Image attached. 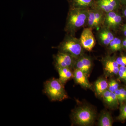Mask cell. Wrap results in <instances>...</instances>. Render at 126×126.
Segmentation results:
<instances>
[{
	"label": "cell",
	"mask_w": 126,
	"mask_h": 126,
	"mask_svg": "<svg viewBox=\"0 0 126 126\" xmlns=\"http://www.w3.org/2000/svg\"><path fill=\"white\" fill-rule=\"evenodd\" d=\"M122 31L124 35L126 37V24L123 25L122 28Z\"/></svg>",
	"instance_id": "25"
},
{
	"label": "cell",
	"mask_w": 126,
	"mask_h": 126,
	"mask_svg": "<svg viewBox=\"0 0 126 126\" xmlns=\"http://www.w3.org/2000/svg\"><path fill=\"white\" fill-rule=\"evenodd\" d=\"M118 119L121 121L126 119V104L122 105L120 108V113Z\"/></svg>",
	"instance_id": "20"
},
{
	"label": "cell",
	"mask_w": 126,
	"mask_h": 126,
	"mask_svg": "<svg viewBox=\"0 0 126 126\" xmlns=\"http://www.w3.org/2000/svg\"><path fill=\"white\" fill-rule=\"evenodd\" d=\"M122 21V18L117 11H112L106 13L104 20L103 26L111 30L117 29Z\"/></svg>",
	"instance_id": "6"
},
{
	"label": "cell",
	"mask_w": 126,
	"mask_h": 126,
	"mask_svg": "<svg viewBox=\"0 0 126 126\" xmlns=\"http://www.w3.org/2000/svg\"><path fill=\"white\" fill-rule=\"evenodd\" d=\"M95 117V113L94 110L87 106L78 108L72 115L74 123L79 126H88L92 124Z\"/></svg>",
	"instance_id": "4"
},
{
	"label": "cell",
	"mask_w": 126,
	"mask_h": 126,
	"mask_svg": "<svg viewBox=\"0 0 126 126\" xmlns=\"http://www.w3.org/2000/svg\"><path fill=\"white\" fill-rule=\"evenodd\" d=\"M123 46L126 49V39L122 42Z\"/></svg>",
	"instance_id": "27"
},
{
	"label": "cell",
	"mask_w": 126,
	"mask_h": 126,
	"mask_svg": "<svg viewBox=\"0 0 126 126\" xmlns=\"http://www.w3.org/2000/svg\"><path fill=\"white\" fill-rule=\"evenodd\" d=\"M63 84L59 79L53 78L46 82L44 92L53 101H61L68 97Z\"/></svg>",
	"instance_id": "3"
},
{
	"label": "cell",
	"mask_w": 126,
	"mask_h": 126,
	"mask_svg": "<svg viewBox=\"0 0 126 126\" xmlns=\"http://www.w3.org/2000/svg\"><path fill=\"white\" fill-rule=\"evenodd\" d=\"M122 5L126 6V0H120Z\"/></svg>",
	"instance_id": "26"
},
{
	"label": "cell",
	"mask_w": 126,
	"mask_h": 126,
	"mask_svg": "<svg viewBox=\"0 0 126 126\" xmlns=\"http://www.w3.org/2000/svg\"><path fill=\"white\" fill-rule=\"evenodd\" d=\"M123 9V14L125 17L126 18V6H124Z\"/></svg>",
	"instance_id": "28"
},
{
	"label": "cell",
	"mask_w": 126,
	"mask_h": 126,
	"mask_svg": "<svg viewBox=\"0 0 126 126\" xmlns=\"http://www.w3.org/2000/svg\"><path fill=\"white\" fill-rule=\"evenodd\" d=\"M116 61L119 66H126V56H119L116 59Z\"/></svg>",
	"instance_id": "23"
},
{
	"label": "cell",
	"mask_w": 126,
	"mask_h": 126,
	"mask_svg": "<svg viewBox=\"0 0 126 126\" xmlns=\"http://www.w3.org/2000/svg\"><path fill=\"white\" fill-rule=\"evenodd\" d=\"M92 30L93 29L89 27L84 29L79 39L83 48L88 51H92L96 44Z\"/></svg>",
	"instance_id": "7"
},
{
	"label": "cell",
	"mask_w": 126,
	"mask_h": 126,
	"mask_svg": "<svg viewBox=\"0 0 126 126\" xmlns=\"http://www.w3.org/2000/svg\"><path fill=\"white\" fill-rule=\"evenodd\" d=\"M120 0H97L94 8L104 13L112 11H117L121 6Z\"/></svg>",
	"instance_id": "8"
},
{
	"label": "cell",
	"mask_w": 126,
	"mask_h": 126,
	"mask_svg": "<svg viewBox=\"0 0 126 126\" xmlns=\"http://www.w3.org/2000/svg\"></svg>",
	"instance_id": "31"
},
{
	"label": "cell",
	"mask_w": 126,
	"mask_h": 126,
	"mask_svg": "<svg viewBox=\"0 0 126 126\" xmlns=\"http://www.w3.org/2000/svg\"><path fill=\"white\" fill-rule=\"evenodd\" d=\"M95 0L96 1L97 0Z\"/></svg>",
	"instance_id": "29"
},
{
	"label": "cell",
	"mask_w": 126,
	"mask_h": 126,
	"mask_svg": "<svg viewBox=\"0 0 126 126\" xmlns=\"http://www.w3.org/2000/svg\"><path fill=\"white\" fill-rule=\"evenodd\" d=\"M96 18L94 8L89 9L87 23V25L89 28L95 29Z\"/></svg>",
	"instance_id": "17"
},
{
	"label": "cell",
	"mask_w": 126,
	"mask_h": 126,
	"mask_svg": "<svg viewBox=\"0 0 126 126\" xmlns=\"http://www.w3.org/2000/svg\"><path fill=\"white\" fill-rule=\"evenodd\" d=\"M108 46L110 50L113 52L121 50L123 47L121 40L117 37H115L110 42Z\"/></svg>",
	"instance_id": "16"
},
{
	"label": "cell",
	"mask_w": 126,
	"mask_h": 126,
	"mask_svg": "<svg viewBox=\"0 0 126 126\" xmlns=\"http://www.w3.org/2000/svg\"><path fill=\"white\" fill-rule=\"evenodd\" d=\"M98 38L103 45L108 46L115 37L111 30L103 26L98 33Z\"/></svg>",
	"instance_id": "10"
},
{
	"label": "cell",
	"mask_w": 126,
	"mask_h": 126,
	"mask_svg": "<svg viewBox=\"0 0 126 126\" xmlns=\"http://www.w3.org/2000/svg\"><path fill=\"white\" fill-rule=\"evenodd\" d=\"M109 83L106 79H99L94 83V89L98 95H102L103 93L108 89Z\"/></svg>",
	"instance_id": "14"
},
{
	"label": "cell",
	"mask_w": 126,
	"mask_h": 126,
	"mask_svg": "<svg viewBox=\"0 0 126 126\" xmlns=\"http://www.w3.org/2000/svg\"><path fill=\"white\" fill-rule=\"evenodd\" d=\"M104 101L109 106L111 105V97H110V92L108 89H107L102 94Z\"/></svg>",
	"instance_id": "21"
},
{
	"label": "cell",
	"mask_w": 126,
	"mask_h": 126,
	"mask_svg": "<svg viewBox=\"0 0 126 126\" xmlns=\"http://www.w3.org/2000/svg\"><path fill=\"white\" fill-rule=\"evenodd\" d=\"M119 84L114 79L111 80L109 83L108 89L110 92H115L116 90L118 89Z\"/></svg>",
	"instance_id": "19"
},
{
	"label": "cell",
	"mask_w": 126,
	"mask_h": 126,
	"mask_svg": "<svg viewBox=\"0 0 126 126\" xmlns=\"http://www.w3.org/2000/svg\"></svg>",
	"instance_id": "30"
},
{
	"label": "cell",
	"mask_w": 126,
	"mask_h": 126,
	"mask_svg": "<svg viewBox=\"0 0 126 126\" xmlns=\"http://www.w3.org/2000/svg\"><path fill=\"white\" fill-rule=\"evenodd\" d=\"M82 61L83 64L86 71V74L87 75L89 74L90 69L92 65V60L87 56L83 55L79 58Z\"/></svg>",
	"instance_id": "18"
},
{
	"label": "cell",
	"mask_w": 126,
	"mask_h": 126,
	"mask_svg": "<svg viewBox=\"0 0 126 126\" xmlns=\"http://www.w3.org/2000/svg\"><path fill=\"white\" fill-rule=\"evenodd\" d=\"M88 11L89 9L69 8L64 29L66 34L75 36L79 30L87 25Z\"/></svg>",
	"instance_id": "1"
},
{
	"label": "cell",
	"mask_w": 126,
	"mask_h": 126,
	"mask_svg": "<svg viewBox=\"0 0 126 126\" xmlns=\"http://www.w3.org/2000/svg\"><path fill=\"white\" fill-rule=\"evenodd\" d=\"M55 67L58 72L59 77V79L63 84L73 78V73L72 72L70 69L57 66H55Z\"/></svg>",
	"instance_id": "13"
},
{
	"label": "cell",
	"mask_w": 126,
	"mask_h": 126,
	"mask_svg": "<svg viewBox=\"0 0 126 126\" xmlns=\"http://www.w3.org/2000/svg\"><path fill=\"white\" fill-rule=\"evenodd\" d=\"M57 48L58 52L70 55L76 59L83 55L84 49L79 39L68 34Z\"/></svg>",
	"instance_id": "2"
},
{
	"label": "cell",
	"mask_w": 126,
	"mask_h": 126,
	"mask_svg": "<svg viewBox=\"0 0 126 126\" xmlns=\"http://www.w3.org/2000/svg\"><path fill=\"white\" fill-rule=\"evenodd\" d=\"M69 8L89 9L94 8L95 0H67Z\"/></svg>",
	"instance_id": "11"
},
{
	"label": "cell",
	"mask_w": 126,
	"mask_h": 126,
	"mask_svg": "<svg viewBox=\"0 0 126 126\" xmlns=\"http://www.w3.org/2000/svg\"><path fill=\"white\" fill-rule=\"evenodd\" d=\"M112 118L110 113L108 112H104L102 113L98 121V125L100 126H112Z\"/></svg>",
	"instance_id": "15"
},
{
	"label": "cell",
	"mask_w": 126,
	"mask_h": 126,
	"mask_svg": "<svg viewBox=\"0 0 126 126\" xmlns=\"http://www.w3.org/2000/svg\"><path fill=\"white\" fill-rule=\"evenodd\" d=\"M120 91V98L119 102H122L126 99V89L124 88L119 89Z\"/></svg>",
	"instance_id": "24"
},
{
	"label": "cell",
	"mask_w": 126,
	"mask_h": 126,
	"mask_svg": "<svg viewBox=\"0 0 126 126\" xmlns=\"http://www.w3.org/2000/svg\"><path fill=\"white\" fill-rule=\"evenodd\" d=\"M103 65L105 72L108 74L111 75L118 74L119 65L116 59L107 57L104 61Z\"/></svg>",
	"instance_id": "9"
},
{
	"label": "cell",
	"mask_w": 126,
	"mask_h": 126,
	"mask_svg": "<svg viewBox=\"0 0 126 126\" xmlns=\"http://www.w3.org/2000/svg\"><path fill=\"white\" fill-rule=\"evenodd\" d=\"M118 74L120 79L126 81V66H119Z\"/></svg>",
	"instance_id": "22"
},
{
	"label": "cell",
	"mask_w": 126,
	"mask_h": 126,
	"mask_svg": "<svg viewBox=\"0 0 126 126\" xmlns=\"http://www.w3.org/2000/svg\"><path fill=\"white\" fill-rule=\"evenodd\" d=\"M74 77L75 82L84 88L90 89L91 85L88 80L87 75L82 71L78 69H75Z\"/></svg>",
	"instance_id": "12"
},
{
	"label": "cell",
	"mask_w": 126,
	"mask_h": 126,
	"mask_svg": "<svg viewBox=\"0 0 126 126\" xmlns=\"http://www.w3.org/2000/svg\"><path fill=\"white\" fill-rule=\"evenodd\" d=\"M53 58L55 66L68 68L71 69L74 68L77 59L70 55L58 52V53L53 55Z\"/></svg>",
	"instance_id": "5"
}]
</instances>
